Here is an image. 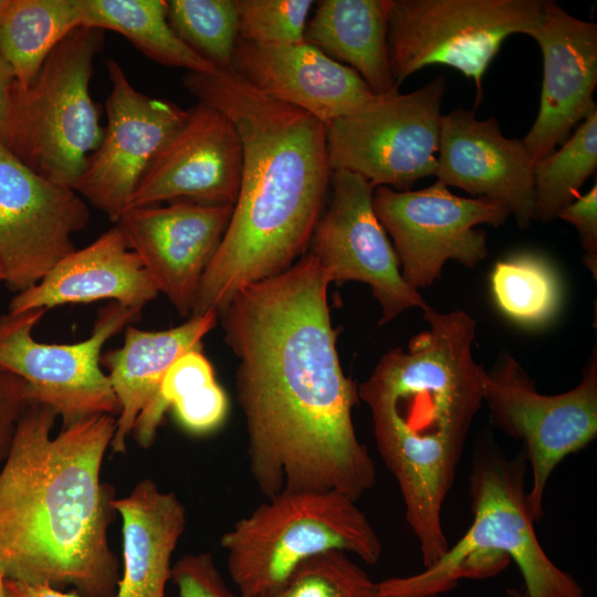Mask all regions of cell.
Masks as SVG:
<instances>
[{
  "instance_id": "obj_23",
  "label": "cell",
  "mask_w": 597,
  "mask_h": 597,
  "mask_svg": "<svg viewBox=\"0 0 597 597\" xmlns=\"http://www.w3.org/2000/svg\"><path fill=\"white\" fill-rule=\"evenodd\" d=\"M113 506L123 525V574L115 597H165L171 556L186 526L184 504L143 479Z\"/></svg>"
},
{
  "instance_id": "obj_24",
  "label": "cell",
  "mask_w": 597,
  "mask_h": 597,
  "mask_svg": "<svg viewBox=\"0 0 597 597\" xmlns=\"http://www.w3.org/2000/svg\"><path fill=\"white\" fill-rule=\"evenodd\" d=\"M390 6L391 0L318 1L305 41L356 71L376 95L396 93L387 46Z\"/></svg>"
},
{
  "instance_id": "obj_21",
  "label": "cell",
  "mask_w": 597,
  "mask_h": 597,
  "mask_svg": "<svg viewBox=\"0 0 597 597\" xmlns=\"http://www.w3.org/2000/svg\"><path fill=\"white\" fill-rule=\"evenodd\" d=\"M159 294L139 258L116 224L87 247L57 262L32 287L17 293L9 313L49 310L67 303L111 300L143 310Z\"/></svg>"
},
{
  "instance_id": "obj_14",
  "label": "cell",
  "mask_w": 597,
  "mask_h": 597,
  "mask_svg": "<svg viewBox=\"0 0 597 597\" xmlns=\"http://www.w3.org/2000/svg\"><path fill=\"white\" fill-rule=\"evenodd\" d=\"M90 219L85 200L24 166L0 143V264L17 293L75 250L72 235Z\"/></svg>"
},
{
  "instance_id": "obj_27",
  "label": "cell",
  "mask_w": 597,
  "mask_h": 597,
  "mask_svg": "<svg viewBox=\"0 0 597 597\" xmlns=\"http://www.w3.org/2000/svg\"><path fill=\"white\" fill-rule=\"evenodd\" d=\"M81 25L76 0H10L0 20V53L27 86L48 55Z\"/></svg>"
},
{
  "instance_id": "obj_39",
  "label": "cell",
  "mask_w": 597,
  "mask_h": 597,
  "mask_svg": "<svg viewBox=\"0 0 597 597\" xmlns=\"http://www.w3.org/2000/svg\"><path fill=\"white\" fill-rule=\"evenodd\" d=\"M507 597H526L524 589L511 588L506 591Z\"/></svg>"
},
{
  "instance_id": "obj_9",
  "label": "cell",
  "mask_w": 597,
  "mask_h": 597,
  "mask_svg": "<svg viewBox=\"0 0 597 597\" xmlns=\"http://www.w3.org/2000/svg\"><path fill=\"white\" fill-rule=\"evenodd\" d=\"M446 88L444 77L438 75L410 93L377 95L327 124L332 171H350L374 188L398 191L434 175Z\"/></svg>"
},
{
  "instance_id": "obj_2",
  "label": "cell",
  "mask_w": 597,
  "mask_h": 597,
  "mask_svg": "<svg viewBox=\"0 0 597 597\" xmlns=\"http://www.w3.org/2000/svg\"><path fill=\"white\" fill-rule=\"evenodd\" d=\"M56 417L29 401L0 469V570L8 580L115 597L121 576L107 532L116 496L101 469L116 419L88 417L52 437Z\"/></svg>"
},
{
  "instance_id": "obj_33",
  "label": "cell",
  "mask_w": 597,
  "mask_h": 597,
  "mask_svg": "<svg viewBox=\"0 0 597 597\" xmlns=\"http://www.w3.org/2000/svg\"><path fill=\"white\" fill-rule=\"evenodd\" d=\"M171 579L179 597H238L227 586L210 553L179 558L172 566Z\"/></svg>"
},
{
  "instance_id": "obj_18",
  "label": "cell",
  "mask_w": 597,
  "mask_h": 597,
  "mask_svg": "<svg viewBox=\"0 0 597 597\" xmlns=\"http://www.w3.org/2000/svg\"><path fill=\"white\" fill-rule=\"evenodd\" d=\"M437 181L504 205L521 229L534 220V161L494 117L458 107L441 116Z\"/></svg>"
},
{
  "instance_id": "obj_25",
  "label": "cell",
  "mask_w": 597,
  "mask_h": 597,
  "mask_svg": "<svg viewBox=\"0 0 597 597\" xmlns=\"http://www.w3.org/2000/svg\"><path fill=\"white\" fill-rule=\"evenodd\" d=\"M169 408L181 427L193 434L210 433L224 422L228 398L202 349L189 350L174 362L157 395L138 416L132 434L142 448L154 443Z\"/></svg>"
},
{
  "instance_id": "obj_3",
  "label": "cell",
  "mask_w": 597,
  "mask_h": 597,
  "mask_svg": "<svg viewBox=\"0 0 597 597\" xmlns=\"http://www.w3.org/2000/svg\"><path fill=\"white\" fill-rule=\"evenodd\" d=\"M184 84L227 115L242 143L239 195L191 313L219 316L240 290L284 272L310 244L332 177L326 126L233 71L188 72Z\"/></svg>"
},
{
  "instance_id": "obj_30",
  "label": "cell",
  "mask_w": 597,
  "mask_h": 597,
  "mask_svg": "<svg viewBox=\"0 0 597 597\" xmlns=\"http://www.w3.org/2000/svg\"><path fill=\"white\" fill-rule=\"evenodd\" d=\"M167 19L192 51L221 71H233L239 40L238 0H169Z\"/></svg>"
},
{
  "instance_id": "obj_34",
  "label": "cell",
  "mask_w": 597,
  "mask_h": 597,
  "mask_svg": "<svg viewBox=\"0 0 597 597\" xmlns=\"http://www.w3.org/2000/svg\"><path fill=\"white\" fill-rule=\"evenodd\" d=\"M557 218L572 224L578 231L585 251L584 264L597 277V184L585 195L561 210Z\"/></svg>"
},
{
  "instance_id": "obj_1",
  "label": "cell",
  "mask_w": 597,
  "mask_h": 597,
  "mask_svg": "<svg viewBox=\"0 0 597 597\" xmlns=\"http://www.w3.org/2000/svg\"><path fill=\"white\" fill-rule=\"evenodd\" d=\"M328 284L308 253L244 286L218 316L239 360L250 472L266 499L334 491L357 501L376 482L353 422L358 390L339 364Z\"/></svg>"
},
{
  "instance_id": "obj_5",
  "label": "cell",
  "mask_w": 597,
  "mask_h": 597,
  "mask_svg": "<svg viewBox=\"0 0 597 597\" xmlns=\"http://www.w3.org/2000/svg\"><path fill=\"white\" fill-rule=\"evenodd\" d=\"M527 461L484 432L476 440L469 494L473 520L459 541L431 566L376 583V597H436L460 579L491 577L515 563L526 597H584L569 574L552 562L534 530L526 491Z\"/></svg>"
},
{
  "instance_id": "obj_22",
  "label": "cell",
  "mask_w": 597,
  "mask_h": 597,
  "mask_svg": "<svg viewBox=\"0 0 597 597\" xmlns=\"http://www.w3.org/2000/svg\"><path fill=\"white\" fill-rule=\"evenodd\" d=\"M217 321L218 315L208 312L165 331H143L128 325L123 345L102 356L101 365L108 369L107 376L119 405L109 446L114 453L126 452L135 422L157 395L168 368L185 353L202 349V339Z\"/></svg>"
},
{
  "instance_id": "obj_7",
  "label": "cell",
  "mask_w": 597,
  "mask_h": 597,
  "mask_svg": "<svg viewBox=\"0 0 597 597\" xmlns=\"http://www.w3.org/2000/svg\"><path fill=\"white\" fill-rule=\"evenodd\" d=\"M240 597L279 588L304 561L338 551L375 565L383 545L356 501L334 491H284L221 537Z\"/></svg>"
},
{
  "instance_id": "obj_20",
  "label": "cell",
  "mask_w": 597,
  "mask_h": 597,
  "mask_svg": "<svg viewBox=\"0 0 597 597\" xmlns=\"http://www.w3.org/2000/svg\"><path fill=\"white\" fill-rule=\"evenodd\" d=\"M232 66L261 93L307 112L325 126L377 96L356 71L306 41L260 43L239 39Z\"/></svg>"
},
{
  "instance_id": "obj_4",
  "label": "cell",
  "mask_w": 597,
  "mask_h": 597,
  "mask_svg": "<svg viewBox=\"0 0 597 597\" xmlns=\"http://www.w3.org/2000/svg\"><path fill=\"white\" fill-rule=\"evenodd\" d=\"M429 327L387 352L357 386L376 447L395 478L423 567L449 548L442 510L483 402L485 369L472 355L475 321L464 311H423Z\"/></svg>"
},
{
  "instance_id": "obj_11",
  "label": "cell",
  "mask_w": 597,
  "mask_h": 597,
  "mask_svg": "<svg viewBox=\"0 0 597 597\" xmlns=\"http://www.w3.org/2000/svg\"><path fill=\"white\" fill-rule=\"evenodd\" d=\"M46 310L0 316V367L21 377L29 401L55 410L62 427L78 420L119 413L107 374L102 370L104 344L140 317L142 310L111 302L101 308L91 335L74 344H45L32 336Z\"/></svg>"
},
{
  "instance_id": "obj_35",
  "label": "cell",
  "mask_w": 597,
  "mask_h": 597,
  "mask_svg": "<svg viewBox=\"0 0 597 597\" xmlns=\"http://www.w3.org/2000/svg\"><path fill=\"white\" fill-rule=\"evenodd\" d=\"M28 402L25 381L0 367V463L10 450L18 422Z\"/></svg>"
},
{
  "instance_id": "obj_40",
  "label": "cell",
  "mask_w": 597,
  "mask_h": 597,
  "mask_svg": "<svg viewBox=\"0 0 597 597\" xmlns=\"http://www.w3.org/2000/svg\"><path fill=\"white\" fill-rule=\"evenodd\" d=\"M10 0H0V20L9 6Z\"/></svg>"
},
{
  "instance_id": "obj_13",
  "label": "cell",
  "mask_w": 597,
  "mask_h": 597,
  "mask_svg": "<svg viewBox=\"0 0 597 597\" xmlns=\"http://www.w3.org/2000/svg\"><path fill=\"white\" fill-rule=\"evenodd\" d=\"M332 198L310 244L329 283L357 281L369 285L381 306L379 325L404 311L428 304L402 279L392 243L373 207L374 187L362 176L332 171Z\"/></svg>"
},
{
  "instance_id": "obj_19",
  "label": "cell",
  "mask_w": 597,
  "mask_h": 597,
  "mask_svg": "<svg viewBox=\"0 0 597 597\" xmlns=\"http://www.w3.org/2000/svg\"><path fill=\"white\" fill-rule=\"evenodd\" d=\"M543 56V84L534 124L522 139L534 163L551 155L596 108L597 24L544 1L540 23L528 33Z\"/></svg>"
},
{
  "instance_id": "obj_28",
  "label": "cell",
  "mask_w": 597,
  "mask_h": 597,
  "mask_svg": "<svg viewBox=\"0 0 597 597\" xmlns=\"http://www.w3.org/2000/svg\"><path fill=\"white\" fill-rule=\"evenodd\" d=\"M498 308L512 322L527 327L548 323L562 302V285L552 264L533 253L495 263L490 276Z\"/></svg>"
},
{
  "instance_id": "obj_12",
  "label": "cell",
  "mask_w": 597,
  "mask_h": 597,
  "mask_svg": "<svg viewBox=\"0 0 597 597\" xmlns=\"http://www.w3.org/2000/svg\"><path fill=\"white\" fill-rule=\"evenodd\" d=\"M373 207L392 240L404 281L416 291L434 283L449 260L467 268L481 262L488 239L474 227H499L510 216L500 202L460 197L439 181L415 191L377 187Z\"/></svg>"
},
{
  "instance_id": "obj_17",
  "label": "cell",
  "mask_w": 597,
  "mask_h": 597,
  "mask_svg": "<svg viewBox=\"0 0 597 597\" xmlns=\"http://www.w3.org/2000/svg\"><path fill=\"white\" fill-rule=\"evenodd\" d=\"M242 165V143L233 123L198 103L148 166L129 208L163 201L234 206Z\"/></svg>"
},
{
  "instance_id": "obj_37",
  "label": "cell",
  "mask_w": 597,
  "mask_h": 597,
  "mask_svg": "<svg viewBox=\"0 0 597 597\" xmlns=\"http://www.w3.org/2000/svg\"><path fill=\"white\" fill-rule=\"evenodd\" d=\"M14 82L13 72L0 53V122L6 113L10 90Z\"/></svg>"
},
{
  "instance_id": "obj_16",
  "label": "cell",
  "mask_w": 597,
  "mask_h": 597,
  "mask_svg": "<svg viewBox=\"0 0 597 597\" xmlns=\"http://www.w3.org/2000/svg\"><path fill=\"white\" fill-rule=\"evenodd\" d=\"M233 206L175 201L128 208L116 224L159 293L191 316L203 273L228 228Z\"/></svg>"
},
{
  "instance_id": "obj_31",
  "label": "cell",
  "mask_w": 597,
  "mask_h": 597,
  "mask_svg": "<svg viewBox=\"0 0 597 597\" xmlns=\"http://www.w3.org/2000/svg\"><path fill=\"white\" fill-rule=\"evenodd\" d=\"M259 597H376V583L346 553L304 561L276 589Z\"/></svg>"
},
{
  "instance_id": "obj_6",
  "label": "cell",
  "mask_w": 597,
  "mask_h": 597,
  "mask_svg": "<svg viewBox=\"0 0 597 597\" xmlns=\"http://www.w3.org/2000/svg\"><path fill=\"white\" fill-rule=\"evenodd\" d=\"M104 31L80 25L64 36L24 87L13 82L0 143L35 174L74 189L104 128L90 94Z\"/></svg>"
},
{
  "instance_id": "obj_41",
  "label": "cell",
  "mask_w": 597,
  "mask_h": 597,
  "mask_svg": "<svg viewBox=\"0 0 597 597\" xmlns=\"http://www.w3.org/2000/svg\"><path fill=\"white\" fill-rule=\"evenodd\" d=\"M1 283H3V272H2L1 264H0V284Z\"/></svg>"
},
{
  "instance_id": "obj_15",
  "label": "cell",
  "mask_w": 597,
  "mask_h": 597,
  "mask_svg": "<svg viewBox=\"0 0 597 597\" xmlns=\"http://www.w3.org/2000/svg\"><path fill=\"white\" fill-rule=\"evenodd\" d=\"M112 84L107 125L74 187L113 222L126 211L148 166L184 123L187 111L137 91L122 66L106 60Z\"/></svg>"
},
{
  "instance_id": "obj_10",
  "label": "cell",
  "mask_w": 597,
  "mask_h": 597,
  "mask_svg": "<svg viewBox=\"0 0 597 597\" xmlns=\"http://www.w3.org/2000/svg\"><path fill=\"white\" fill-rule=\"evenodd\" d=\"M483 402L491 422L522 441L531 488L527 500L535 522L543 516L545 491L555 468L597 437V357L588 360L579 384L568 391L544 395L514 357L505 354L484 373Z\"/></svg>"
},
{
  "instance_id": "obj_32",
  "label": "cell",
  "mask_w": 597,
  "mask_h": 597,
  "mask_svg": "<svg viewBox=\"0 0 597 597\" xmlns=\"http://www.w3.org/2000/svg\"><path fill=\"white\" fill-rule=\"evenodd\" d=\"M311 0H238L239 39L260 43L305 41Z\"/></svg>"
},
{
  "instance_id": "obj_29",
  "label": "cell",
  "mask_w": 597,
  "mask_h": 597,
  "mask_svg": "<svg viewBox=\"0 0 597 597\" xmlns=\"http://www.w3.org/2000/svg\"><path fill=\"white\" fill-rule=\"evenodd\" d=\"M597 168V108L558 150L534 163V219L548 222L579 196Z\"/></svg>"
},
{
  "instance_id": "obj_38",
  "label": "cell",
  "mask_w": 597,
  "mask_h": 597,
  "mask_svg": "<svg viewBox=\"0 0 597 597\" xmlns=\"http://www.w3.org/2000/svg\"><path fill=\"white\" fill-rule=\"evenodd\" d=\"M0 597H8V593L6 588V577L1 570H0Z\"/></svg>"
},
{
  "instance_id": "obj_8",
  "label": "cell",
  "mask_w": 597,
  "mask_h": 597,
  "mask_svg": "<svg viewBox=\"0 0 597 597\" xmlns=\"http://www.w3.org/2000/svg\"><path fill=\"white\" fill-rule=\"evenodd\" d=\"M544 0H391L387 46L396 85L431 64L474 81L478 106L482 77L502 43L540 23Z\"/></svg>"
},
{
  "instance_id": "obj_26",
  "label": "cell",
  "mask_w": 597,
  "mask_h": 597,
  "mask_svg": "<svg viewBox=\"0 0 597 597\" xmlns=\"http://www.w3.org/2000/svg\"><path fill=\"white\" fill-rule=\"evenodd\" d=\"M83 27L125 36L148 59L196 73L219 71L187 46L174 32L163 0H76Z\"/></svg>"
},
{
  "instance_id": "obj_36",
  "label": "cell",
  "mask_w": 597,
  "mask_h": 597,
  "mask_svg": "<svg viewBox=\"0 0 597 597\" xmlns=\"http://www.w3.org/2000/svg\"><path fill=\"white\" fill-rule=\"evenodd\" d=\"M8 597H81L75 590H59L46 585H30L6 579Z\"/></svg>"
}]
</instances>
